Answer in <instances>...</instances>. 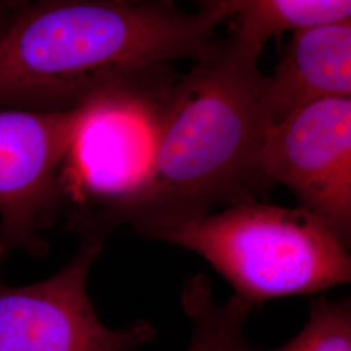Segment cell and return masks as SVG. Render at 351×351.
I'll list each match as a JSON object with an SVG mask.
<instances>
[{
    "instance_id": "cell-1",
    "label": "cell",
    "mask_w": 351,
    "mask_h": 351,
    "mask_svg": "<svg viewBox=\"0 0 351 351\" xmlns=\"http://www.w3.org/2000/svg\"><path fill=\"white\" fill-rule=\"evenodd\" d=\"M224 19L173 1H0V107L62 112L164 64L216 51Z\"/></svg>"
},
{
    "instance_id": "cell-2",
    "label": "cell",
    "mask_w": 351,
    "mask_h": 351,
    "mask_svg": "<svg viewBox=\"0 0 351 351\" xmlns=\"http://www.w3.org/2000/svg\"><path fill=\"white\" fill-rule=\"evenodd\" d=\"M263 75L224 43L169 86L150 163L137 186L98 213L68 221L81 239L120 226L142 234L255 202L268 185L258 168Z\"/></svg>"
},
{
    "instance_id": "cell-3",
    "label": "cell",
    "mask_w": 351,
    "mask_h": 351,
    "mask_svg": "<svg viewBox=\"0 0 351 351\" xmlns=\"http://www.w3.org/2000/svg\"><path fill=\"white\" fill-rule=\"evenodd\" d=\"M141 236L198 254L254 308L269 300L317 294L350 282L348 246L313 213L239 203Z\"/></svg>"
},
{
    "instance_id": "cell-4",
    "label": "cell",
    "mask_w": 351,
    "mask_h": 351,
    "mask_svg": "<svg viewBox=\"0 0 351 351\" xmlns=\"http://www.w3.org/2000/svg\"><path fill=\"white\" fill-rule=\"evenodd\" d=\"M86 103L62 112L0 107V265L12 254L45 256L64 204L62 169Z\"/></svg>"
},
{
    "instance_id": "cell-5",
    "label": "cell",
    "mask_w": 351,
    "mask_h": 351,
    "mask_svg": "<svg viewBox=\"0 0 351 351\" xmlns=\"http://www.w3.org/2000/svg\"><path fill=\"white\" fill-rule=\"evenodd\" d=\"M103 247V239H82L63 268L34 284L0 277V351H133L156 339L149 320L111 328L97 314L88 281Z\"/></svg>"
},
{
    "instance_id": "cell-6",
    "label": "cell",
    "mask_w": 351,
    "mask_h": 351,
    "mask_svg": "<svg viewBox=\"0 0 351 351\" xmlns=\"http://www.w3.org/2000/svg\"><path fill=\"white\" fill-rule=\"evenodd\" d=\"M164 98L165 94L158 101L138 78L106 88L86 101L84 120L64 162L62 186L64 199L99 204L71 215L68 221L101 211L137 186L155 149Z\"/></svg>"
},
{
    "instance_id": "cell-7",
    "label": "cell",
    "mask_w": 351,
    "mask_h": 351,
    "mask_svg": "<svg viewBox=\"0 0 351 351\" xmlns=\"http://www.w3.org/2000/svg\"><path fill=\"white\" fill-rule=\"evenodd\" d=\"M258 168L298 207L324 221L348 247L351 237V98L316 101L265 128Z\"/></svg>"
},
{
    "instance_id": "cell-8",
    "label": "cell",
    "mask_w": 351,
    "mask_h": 351,
    "mask_svg": "<svg viewBox=\"0 0 351 351\" xmlns=\"http://www.w3.org/2000/svg\"><path fill=\"white\" fill-rule=\"evenodd\" d=\"M351 98V20L293 34L274 73L264 75V129L316 101Z\"/></svg>"
},
{
    "instance_id": "cell-9",
    "label": "cell",
    "mask_w": 351,
    "mask_h": 351,
    "mask_svg": "<svg viewBox=\"0 0 351 351\" xmlns=\"http://www.w3.org/2000/svg\"><path fill=\"white\" fill-rule=\"evenodd\" d=\"M224 21L236 20L226 49L242 60L258 63L271 38L339 21H350L349 0H213Z\"/></svg>"
},
{
    "instance_id": "cell-10",
    "label": "cell",
    "mask_w": 351,
    "mask_h": 351,
    "mask_svg": "<svg viewBox=\"0 0 351 351\" xmlns=\"http://www.w3.org/2000/svg\"><path fill=\"white\" fill-rule=\"evenodd\" d=\"M181 306L190 323L186 351H251L245 323L250 304L232 295L224 303L213 300V289L204 275L189 278L181 293Z\"/></svg>"
},
{
    "instance_id": "cell-11",
    "label": "cell",
    "mask_w": 351,
    "mask_h": 351,
    "mask_svg": "<svg viewBox=\"0 0 351 351\" xmlns=\"http://www.w3.org/2000/svg\"><path fill=\"white\" fill-rule=\"evenodd\" d=\"M251 351H351L350 301L315 297L306 324L293 339L275 349Z\"/></svg>"
}]
</instances>
